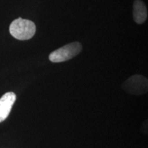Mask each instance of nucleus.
Wrapping results in <instances>:
<instances>
[{
    "label": "nucleus",
    "instance_id": "obj_1",
    "mask_svg": "<svg viewBox=\"0 0 148 148\" xmlns=\"http://www.w3.org/2000/svg\"><path fill=\"white\" fill-rule=\"evenodd\" d=\"M9 30L10 34L16 39L25 40L34 36L36 27L34 22L30 20L18 18L11 23Z\"/></svg>",
    "mask_w": 148,
    "mask_h": 148
},
{
    "label": "nucleus",
    "instance_id": "obj_2",
    "mask_svg": "<svg viewBox=\"0 0 148 148\" xmlns=\"http://www.w3.org/2000/svg\"><path fill=\"white\" fill-rule=\"evenodd\" d=\"M82 46L79 42H73L53 51L49 56L52 62H62L71 60L82 51Z\"/></svg>",
    "mask_w": 148,
    "mask_h": 148
},
{
    "label": "nucleus",
    "instance_id": "obj_3",
    "mask_svg": "<svg viewBox=\"0 0 148 148\" xmlns=\"http://www.w3.org/2000/svg\"><path fill=\"white\" fill-rule=\"evenodd\" d=\"M122 88L129 94L143 95L147 92V78L141 75H134L125 81Z\"/></svg>",
    "mask_w": 148,
    "mask_h": 148
},
{
    "label": "nucleus",
    "instance_id": "obj_4",
    "mask_svg": "<svg viewBox=\"0 0 148 148\" xmlns=\"http://www.w3.org/2000/svg\"><path fill=\"white\" fill-rule=\"evenodd\" d=\"M15 101L16 95L13 92H5L0 98V123L8 117Z\"/></svg>",
    "mask_w": 148,
    "mask_h": 148
},
{
    "label": "nucleus",
    "instance_id": "obj_5",
    "mask_svg": "<svg viewBox=\"0 0 148 148\" xmlns=\"http://www.w3.org/2000/svg\"><path fill=\"white\" fill-rule=\"evenodd\" d=\"M147 9L142 0H134L133 3V18L137 24H142L147 20Z\"/></svg>",
    "mask_w": 148,
    "mask_h": 148
}]
</instances>
